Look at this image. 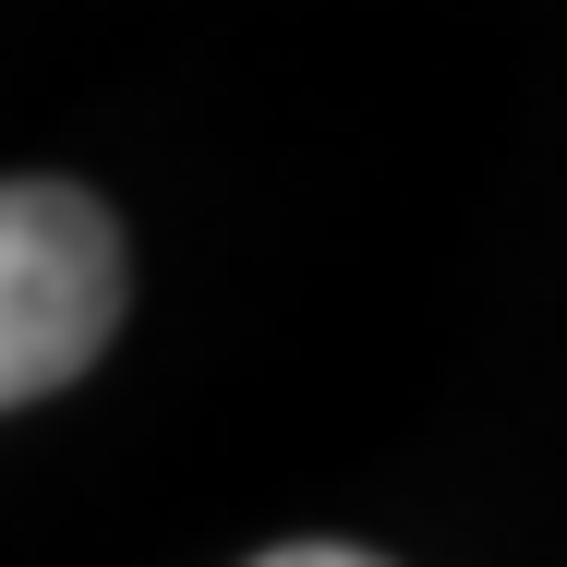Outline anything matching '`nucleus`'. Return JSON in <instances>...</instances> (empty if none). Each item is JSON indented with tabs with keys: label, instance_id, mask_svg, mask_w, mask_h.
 <instances>
[{
	"label": "nucleus",
	"instance_id": "1",
	"mask_svg": "<svg viewBox=\"0 0 567 567\" xmlns=\"http://www.w3.org/2000/svg\"><path fill=\"white\" fill-rule=\"evenodd\" d=\"M121 290H133L121 218L85 182L24 169V182L0 194V399H12V411L61 399V386L110 350Z\"/></svg>",
	"mask_w": 567,
	"mask_h": 567
}]
</instances>
